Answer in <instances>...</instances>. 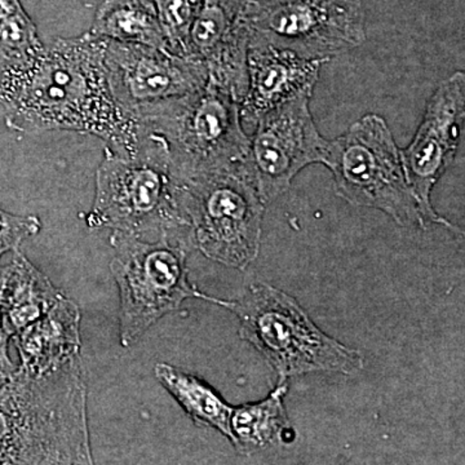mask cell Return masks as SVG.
Masks as SVG:
<instances>
[{
	"label": "cell",
	"instance_id": "6da1fadb",
	"mask_svg": "<svg viewBox=\"0 0 465 465\" xmlns=\"http://www.w3.org/2000/svg\"><path fill=\"white\" fill-rule=\"evenodd\" d=\"M105 50L106 39L87 32L56 39L29 65L0 67V106L9 130L91 134L118 154H134L145 130L115 100Z\"/></svg>",
	"mask_w": 465,
	"mask_h": 465
},
{
	"label": "cell",
	"instance_id": "7a4b0ae2",
	"mask_svg": "<svg viewBox=\"0 0 465 465\" xmlns=\"http://www.w3.org/2000/svg\"><path fill=\"white\" fill-rule=\"evenodd\" d=\"M94 464L82 356L0 385V465Z\"/></svg>",
	"mask_w": 465,
	"mask_h": 465
},
{
	"label": "cell",
	"instance_id": "3957f363",
	"mask_svg": "<svg viewBox=\"0 0 465 465\" xmlns=\"http://www.w3.org/2000/svg\"><path fill=\"white\" fill-rule=\"evenodd\" d=\"M177 186L170 152L157 134L145 130L134 154H118L105 146L85 225L150 241L168 237L193 246Z\"/></svg>",
	"mask_w": 465,
	"mask_h": 465
},
{
	"label": "cell",
	"instance_id": "277c9868",
	"mask_svg": "<svg viewBox=\"0 0 465 465\" xmlns=\"http://www.w3.org/2000/svg\"><path fill=\"white\" fill-rule=\"evenodd\" d=\"M201 300L228 309L240 320V335L265 358L281 381L311 372L356 375L362 354L324 333L298 300L268 283H255L238 300L201 292Z\"/></svg>",
	"mask_w": 465,
	"mask_h": 465
},
{
	"label": "cell",
	"instance_id": "5b68a950",
	"mask_svg": "<svg viewBox=\"0 0 465 465\" xmlns=\"http://www.w3.org/2000/svg\"><path fill=\"white\" fill-rule=\"evenodd\" d=\"M177 182L193 246L229 268L252 264L262 246L265 202L250 164L179 174Z\"/></svg>",
	"mask_w": 465,
	"mask_h": 465
},
{
	"label": "cell",
	"instance_id": "8992f818",
	"mask_svg": "<svg viewBox=\"0 0 465 465\" xmlns=\"http://www.w3.org/2000/svg\"><path fill=\"white\" fill-rule=\"evenodd\" d=\"M143 127L166 143L174 173L250 164V137L242 124L240 104L210 84L137 114Z\"/></svg>",
	"mask_w": 465,
	"mask_h": 465
},
{
	"label": "cell",
	"instance_id": "52a82bcc",
	"mask_svg": "<svg viewBox=\"0 0 465 465\" xmlns=\"http://www.w3.org/2000/svg\"><path fill=\"white\" fill-rule=\"evenodd\" d=\"M322 164L331 171L336 194L351 206L375 208L401 226L427 228L382 116L363 115L327 143Z\"/></svg>",
	"mask_w": 465,
	"mask_h": 465
},
{
	"label": "cell",
	"instance_id": "ba28073f",
	"mask_svg": "<svg viewBox=\"0 0 465 465\" xmlns=\"http://www.w3.org/2000/svg\"><path fill=\"white\" fill-rule=\"evenodd\" d=\"M110 244L114 249L110 272L119 291L122 347L139 341L185 300L200 299L201 291L189 281L186 244L168 237L150 241L114 232Z\"/></svg>",
	"mask_w": 465,
	"mask_h": 465
},
{
	"label": "cell",
	"instance_id": "9c48e42d",
	"mask_svg": "<svg viewBox=\"0 0 465 465\" xmlns=\"http://www.w3.org/2000/svg\"><path fill=\"white\" fill-rule=\"evenodd\" d=\"M250 45L327 60L366 41L361 0H240Z\"/></svg>",
	"mask_w": 465,
	"mask_h": 465
},
{
	"label": "cell",
	"instance_id": "30bf717a",
	"mask_svg": "<svg viewBox=\"0 0 465 465\" xmlns=\"http://www.w3.org/2000/svg\"><path fill=\"white\" fill-rule=\"evenodd\" d=\"M308 94L269 110L256 122L250 137L251 168L265 203L289 191L296 174L322 163L329 140L314 124Z\"/></svg>",
	"mask_w": 465,
	"mask_h": 465
},
{
	"label": "cell",
	"instance_id": "8fae6325",
	"mask_svg": "<svg viewBox=\"0 0 465 465\" xmlns=\"http://www.w3.org/2000/svg\"><path fill=\"white\" fill-rule=\"evenodd\" d=\"M465 121V74L454 73L440 82L425 109L414 139L400 150L406 179L414 192L427 225H440L459 232L432 206L434 185L449 170L463 139Z\"/></svg>",
	"mask_w": 465,
	"mask_h": 465
},
{
	"label": "cell",
	"instance_id": "7c38bea8",
	"mask_svg": "<svg viewBox=\"0 0 465 465\" xmlns=\"http://www.w3.org/2000/svg\"><path fill=\"white\" fill-rule=\"evenodd\" d=\"M105 67L115 100L136 118L143 110L193 94L208 82L207 67L198 58L108 39Z\"/></svg>",
	"mask_w": 465,
	"mask_h": 465
},
{
	"label": "cell",
	"instance_id": "4fadbf2b",
	"mask_svg": "<svg viewBox=\"0 0 465 465\" xmlns=\"http://www.w3.org/2000/svg\"><path fill=\"white\" fill-rule=\"evenodd\" d=\"M249 38L240 20V0H204L189 30L186 54L206 65L208 82L232 94L246 96Z\"/></svg>",
	"mask_w": 465,
	"mask_h": 465
},
{
	"label": "cell",
	"instance_id": "5bb4252c",
	"mask_svg": "<svg viewBox=\"0 0 465 465\" xmlns=\"http://www.w3.org/2000/svg\"><path fill=\"white\" fill-rule=\"evenodd\" d=\"M329 63L300 56L266 45H250L247 51L249 87L240 105L242 124L255 125L260 116L287 101L312 96L321 67Z\"/></svg>",
	"mask_w": 465,
	"mask_h": 465
},
{
	"label": "cell",
	"instance_id": "9a60e30c",
	"mask_svg": "<svg viewBox=\"0 0 465 465\" xmlns=\"http://www.w3.org/2000/svg\"><path fill=\"white\" fill-rule=\"evenodd\" d=\"M81 309L63 296L25 329L12 336L20 356L21 371L45 374L81 356Z\"/></svg>",
	"mask_w": 465,
	"mask_h": 465
},
{
	"label": "cell",
	"instance_id": "2e32d148",
	"mask_svg": "<svg viewBox=\"0 0 465 465\" xmlns=\"http://www.w3.org/2000/svg\"><path fill=\"white\" fill-rule=\"evenodd\" d=\"M14 253L11 264L0 268V312L11 338L47 313L64 296L20 250Z\"/></svg>",
	"mask_w": 465,
	"mask_h": 465
},
{
	"label": "cell",
	"instance_id": "e0dca14e",
	"mask_svg": "<svg viewBox=\"0 0 465 465\" xmlns=\"http://www.w3.org/2000/svg\"><path fill=\"white\" fill-rule=\"evenodd\" d=\"M289 382H278L266 399L255 403L232 407L231 430L232 445L242 455H252L289 439L292 433L284 397Z\"/></svg>",
	"mask_w": 465,
	"mask_h": 465
},
{
	"label": "cell",
	"instance_id": "ac0fdd59",
	"mask_svg": "<svg viewBox=\"0 0 465 465\" xmlns=\"http://www.w3.org/2000/svg\"><path fill=\"white\" fill-rule=\"evenodd\" d=\"M90 32L108 41L170 50L154 0H104Z\"/></svg>",
	"mask_w": 465,
	"mask_h": 465
},
{
	"label": "cell",
	"instance_id": "d6986e66",
	"mask_svg": "<svg viewBox=\"0 0 465 465\" xmlns=\"http://www.w3.org/2000/svg\"><path fill=\"white\" fill-rule=\"evenodd\" d=\"M159 384L182 406L193 423L224 434L232 442V407L206 381L168 363L154 366Z\"/></svg>",
	"mask_w": 465,
	"mask_h": 465
},
{
	"label": "cell",
	"instance_id": "ffe728a7",
	"mask_svg": "<svg viewBox=\"0 0 465 465\" xmlns=\"http://www.w3.org/2000/svg\"><path fill=\"white\" fill-rule=\"evenodd\" d=\"M45 48L21 0H0V67L29 65Z\"/></svg>",
	"mask_w": 465,
	"mask_h": 465
},
{
	"label": "cell",
	"instance_id": "44dd1931",
	"mask_svg": "<svg viewBox=\"0 0 465 465\" xmlns=\"http://www.w3.org/2000/svg\"><path fill=\"white\" fill-rule=\"evenodd\" d=\"M204 0H154L170 50L186 54L189 30Z\"/></svg>",
	"mask_w": 465,
	"mask_h": 465
},
{
	"label": "cell",
	"instance_id": "7402d4cb",
	"mask_svg": "<svg viewBox=\"0 0 465 465\" xmlns=\"http://www.w3.org/2000/svg\"><path fill=\"white\" fill-rule=\"evenodd\" d=\"M41 231L42 222L38 216L14 215L0 208V258L20 250L24 241L35 237Z\"/></svg>",
	"mask_w": 465,
	"mask_h": 465
},
{
	"label": "cell",
	"instance_id": "603a6c76",
	"mask_svg": "<svg viewBox=\"0 0 465 465\" xmlns=\"http://www.w3.org/2000/svg\"><path fill=\"white\" fill-rule=\"evenodd\" d=\"M9 339H11V335H9L7 329H5L2 312H0V374L5 376L11 375L15 369H16L8 356Z\"/></svg>",
	"mask_w": 465,
	"mask_h": 465
},
{
	"label": "cell",
	"instance_id": "cb8c5ba5",
	"mask_svg": "<svg viewBox=\"0 0 465 465\" xmlns=\"http://www.w3.org/2000/svg\"><path fill=\"white\" fill-rule=\"evenodd\" d=\"M5 378H7V376H5V375L0 374V385H2V384H3V381H5Z\"/></svg>",
	"mask_w": 465,
	"mask_h": 465
}]
</instances>
